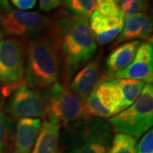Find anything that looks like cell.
I'll return each instance as SVG.
<instances>
[{
    "label": "cell",
    "mask_w": 153,
    "mask_h": 153,
    "mask_svg": "<svg viewBox=\"0 0 153 153\" xmlns=\"http://www.w3.org/2000/svg\"><path fill=\"white\" fill-rule=\"evenodd\" d=\"M46 36L59 57L61 84L68 86L74 74L93 58L97 50L88 17L60 10L52 19Z\"/></svg>",
    "instance_id": "1"
},
{
    "label": "cell",
    "mask_w": 153,
    "mask_h": 153,
    "mask_svg": "<svg viewBox=\"0 0 153 153\" xmlns=\"http://www.w3.org/2000/svg\"><path fill=\"white\" fill-rule=\"evenodd\" d=\"M60 66L56 50L49 38L28 40L25 46V83L29 88H44L59 82Z\"/></svg>",
    "instance_id": "2"
},
{
    "label": "cell",
    "mask_w": 153,
    "mask_h": 153,
    "mask_svg": "<svg viewBox=\"0 0 153 153\" xmlns=\"http://www.w3.org/2000/svg\"><path fill=\"white\" fill-rule=\"evenodd\" d=\"M42 89L45 100L44 120L66 128L89 118L85 111L84 100L68 86L58 82Z\"/></svg>",
    "instance_id": "3"
},
{
    "label": "cell",
    "mask_w": 153,
    "mask_h": 153,
    "mask_svg": "<svg viewBox=\"0 0 153 153\" xmlns=\"http://www.w3.org/2000/svg\"><path fill=\"white\" fill-rule=\"evenodd\" d=\"M52 19L35 11L16 10L8 0H0V32L3 36L26 41L45 36Z\"/></svg>",
    "instance_id": "4"
},
{
    "label": "cell",
    "mask_w": 153,
    "mask_h": 153,
    "mask_svg": "<svg viewBox=\"0 0 153 153\" xmlns=\"http://www.w3.org/2000/svg\"><path fill=\"white\" fill-rule=\"evenodd\" d=\"M68 134L67 153H106L113 138L109 123L89 117L64 128Z\"/></svg>",
    "instance_id": "5"
},
{
    "label": "cell",
    "mask_w": 153,
    "mask_h": 153,
    "mask_svg": "<svg viewBox=\"0 0 153 153\" xmlns=\"http://www.w3.org/2000/svg\"><path fill=\"white\" fill-rule=\"evenodd\" d=\"M109 124L117 134L140 138L150 130L153 124V86L146 83L133 104L109 118Z\"/></svg>",
    "instance_id": "6"
},
{
    "label": "cell",
    "mask_w": 153,
    "mask_h": 153,
    "mask_svg": "<svg viewBox=\"0 0 153 153\" xmlns=\"http://www.w3.org/2000/svg\"><path fill=\"white\" fill-rule=\"evenodd\" d=\"M21 38L0 40V85L2 94L9 96L25 83V46Z\"/></svg>",
    "instance_id": "7"
},
{
    "label": "cell",
    "mask_w": 153,
    "mask_h": 153,
    "mask_svg": "<svg viewBox=\"0 0 153 153\" xmlns=\"http://www.w3.org/2000/svg\"><path fill=\"white\" fill-rule=\"evenodd\" d=\"M84 106L89 117L109 119L119 113L120 99L115 77L101 75L84 100Z\"/></svg>",
    "instance_id": "8"
},
{
    "label": "cell",
    "mask_w": 153,
    "mask_h": 153,
    "mask_svg": "<svg viewBox=\"0 0 153 153\" xmlns=\"http://www.w3.org/2000/svg\"><path fill=\"white\" fill-rule=\"evenodd\" d=\"M7 111L17 120L22 117H44L45 100L43 89L29 88L26 84L18 87L11 94Z\"/></svg>",
    "instance_id": "9"
},
{
    "label": "cell",
    "mask_w": 153,
    "mask_h": 153,
    "mask_svg": "<svg viewBox=\"0 0 153 153\" xmlns=\"http://www.w3.org/2000/svg\"><path fill=\"white\" fill-rule=\"evenodd\" d=\"M112 77L125 78L152 83L153 47L152 42L140 43L132 62L124 70L115 73Z\"/></svg>",
    "instance_id": "10"
},
{
    "label": "cell",
    "mask_w": 153,
    "mask_h": 153,
    "mask_svg": "<svg viewBox=\"0 0 153 153\" xmlns=\"http://www.w3.org/2000/svg\"><path fill=\"white\" fill-rule=\"evenodd\" d=\"M123 16H110L94 10L89 16V27L96 44L105 45L114 41L123 26Z\"/></svg>",
    "instance_id": "11"
},
{
    "label": "cell",
    "mask_w": 153,
    "mask_h": 153,
    "mask_svg": "<svg viewBox=\"0 0 153 153\" xmlns=\"http://www.w3.org/2000/svg\"><path fill=\"white\" fill-rule=\"evenodd\" d=\"M42 122L37 117L18 119L12 137L10 153H31Z\"/></svg>",
    "instance_id": "12"
},
{
    "label": "cell",
    "mask_w": 153,
    "mask_h": 153,
    "mask_svg": "<svg viewBox=\"0 0 153 153\" xmlns=\"http://www.w3.org/2000/svg\"><path fill=\"white\" fill-rule=\"evenodd\" d=\"M152 22L146 12L124 18L123 26L119 35L114 40L113 46L125 41L131 40H148L152 38Z\"/></svg>",
    "instance_id": "13"
},
{
    "label": "cell",
    "mask_w": 153,
    "mask_h": 153,
    "mask_svg": "<svg viewBox=\"0 0 153 153\" xmlns=\"http://www.w3.org/2000/svg\"><path fill=\"white\" fill-rule=\"evenodd\" d=\"M100 62V55H99L76 71V75L71 78L69 83L71 91L83 100L92 91L101 76Z\"/></svg>",
    "instance_id": "14"
},
{
    "label": "cell",
    "mask_w": 153,
    "mask_h": 153,
    "mask_svg": "<svg viewBox=\"0 0 153 153\" xmlns=\"http://www.w3.org/2000/svg\"><path fill=\"white\" fill-rule=\"evenodd\" d=\"M60 124L44 120L31 153H62Z\"/></svg>",
    "instance_id": "15"
},
{
    "label": "cell",
    "mask_w": 153,
    "mask_h": 153,
    "mask_svg": "<svg viewBox=\"0 0 153 153\" xmlns=\"http://www.w3.org/2000/svg\"><path fill=\"white\" fill-rule=\"evenodd\" d=\"M140 44L139 40H131L117 47L106 60L107 73L105 75L112 77L115 73L124 70L132 62Z\"/></svg>",
    "instance_id": "16"
},
{
    "label": "cell",
    "mask_w": 153,
    "mask_h": 153,
    "mask_svg": "<svg viewBox=\"0 0 153 153\" xmlns=\"http://www.w3.org/2000/svg\"><path fill=\"white\" fill-rule=\"evenodd\" d=\"M116 84L120 99V112L129 107L142 91L146 82L138 80L116 78Z\"/></svg>",
    "instance_id": "17"
},
{
    "label": "cell",
    "mask_w": 153,
    "mask_h": 153,
    "mask_svg": "<svg viewBox=\"0 0 153 153\" xmlns=\"http://www.w3.org/2000/svg\"><path fill=\"white\" fill-rule=\"evenodd\" d=\"M14 134V119L3 110H0V153L10 151Z\"/></svg>",
    "instance_id": "18"
},
{
    "label": "cell",
    "mask_w": 153,
    "mask_h": 153,
    "mask_svg": "<svg viewBox=\"0 0 153 153\" xmlns=\"http://www.w3.org/2000/svg\"><path fill=\"white\" fill-rule=\"evenodd\" d=\"M137 139L124 134H115L106 153H136Z\"/></svg>",
    "instance_id": "19"
},
{
    "label": "cell",
    "mask_w": 153,
    "mask_h": 153,
    "mask_svg": "<svg viewBox=\"0 0 153 153\" xmlns=\"http://www.w3.org/2000/svg\"><path fill=\"white\" fill-rule=\"evenodd\" d=\"M66 10L70 15L89 17L95 8V0H64Z\"/></svg>",
    "instance_id": "20"
},
{
    "label": "cell",
    "mask_w": 153,
    "mask_h": 153,
    "mask_svg": "<svg viewBox=\"0 0 153 153\" xmlns=\"http://www.w3.org/2000/svg\"><path fill=\"white\" fill-rule=\"evenodd\" d=\"M117 3L124 18L146 12L148 9V0H117Z\"/></svg>",
    "instance_id": "21"
},
{
    "label": "cell",
    "mask_w": 153,
    "mask_h": 153,
    "mask_svg": "<svg viewBox=\"0 0 153 153\" xmlns=\"http://www.w3.org/2000/svg\"><path fill=\"white\" fill-rule=\"evenodd\" d=\"M96 8L95 10L101 14L110 16H123L118 6L117 0H95Z\"/></svg>",
    "instance_id": "22"
},
{
    "label": "cell",
    "mask_w": 153,
    "mask_h": 153,
    "mask_svg": "<svg viewBox=\"0 0 153 153\" xmlns=\"http://www.w3.org/2000/svg\"><path fill=\"white\" fill-rule=\"evenodd\" d=\"M136 153H153V130L147 131L141 138L136 148Z\"/></svg>",
    "instance_id": "23"
},
{
    "label": "cell",
    "mask_w": 153,
    "mask_h": 153,
    "mask_svg": "<svg viewBox=\"0 0 153 153\" xmlns=\"http://www.w3.org/2000/svg\"><path fill=\"white\" fill-rule=\"evenodd\" d=\"M63 0H39L40 9L44 12H48L60 7Z\"/></svg>",
    "instance_id": "24"
},
{
    "label": "cell",
    "mask_w": 153,
    "mask_h": 153,
    "mask_svg": "<svg viewBox=\"0 0 153 153\" xmlns=\"http://www.w3.org/2000/svg\"><path fill=\"white\" fill-rule=\"evenodd\" d=\"M11 3L21 10H27L34 8L37 0H10Z\"/></svg>",
    "instance_id": "25"
},
{
    "label": "cell",
    "mask_w": 153,
    "mask_h": 153,
    "mask_svg": "<svg viewBox=\"0 0 153 153\" xmlns=\"http://www.w3.org/2000/svg\"><path fill=\"white\" fill-rule=\"evenodd\" d=\"M3 37H4V36H3V34H2V33H1V32H0V40L3 38Z\"/></svg>",
    "instance_id": "26"
}]
</instances>
